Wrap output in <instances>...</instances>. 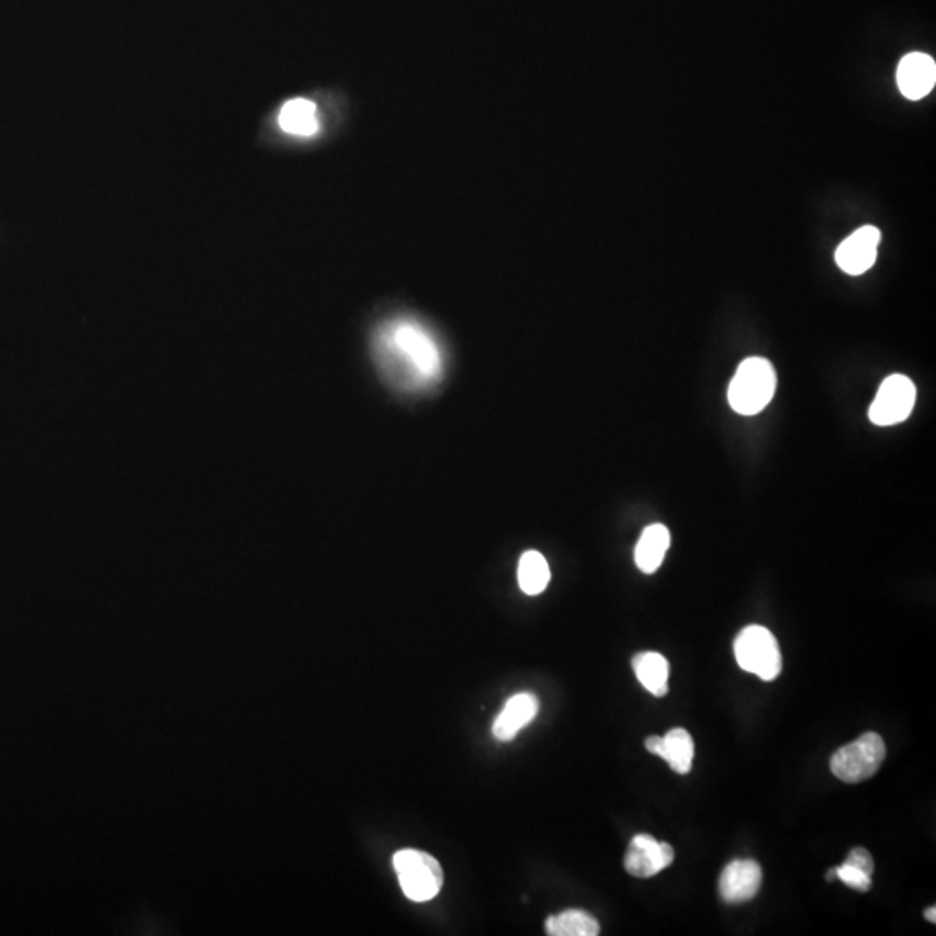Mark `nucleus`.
Here are the masks:
<instances>
[{
  "mask_svg": "<svg viewBox=\"0 0 936 936\" xmlns=\"http://www.w3.org/2000/svg\"><path fill=\"white\" fill-rule=\"evenodd\" d=\"M373 352L392 384L421 391L442 376L441 346L426 325L408 316L388 319L373 337Z\"/></svg>",
  "mask_w": 936,
  "mask_h": 936,
  "instance_id": "1",
  "label": "nucleus"
},
{
  "mask_svg": "<svg viewBox=\"0 0 936 936\" xmlns=\"http://www.w3.org/2000/svg\"><path fill=\"white\" fill-rule=\"evenodd\" d=\"M776 388L777 375L770 361L765 358H747L732 379L729 403L738 415L753 417L770 405Z\"/></svg>",
  "mask_w": 936,
  "mask_h": 936,
  "instance_id": "2",
  "label": "nucleus"
},
{
  "mask_svg": "<svg viewBox=\"0 0 936 936\" xmlns=\"http://www.w3.org/2000/svg\"><path fill=\"white\" fill-rule=\"evenodd\" d=\"M734 654L744 672L753 673L764 681L776 680L782 672L779 642L767 628L751 624L738 633Z\"/></svg>",
  "mask_w": 936,
  "mask_h": 936,
  "instance_id": "3",
  "label": "nucleus"
},
{
  "mask_svg": "<svg viewBox=\"0 0 936 936\" xmlns=\"http://www.w3.org/2000/svg\"><path fill=\"white\" fill-rule=\"evenodd\" d=\"M394 869L403 893L411 902H429L436 899L444 883L441 864L427 852H397L394 855Z\"/></svg>",
  "mask_w": 936,
  "mask_h": 936,
  "instance_id": "4",
  "label": "nucleus"
},
{
  "mask_svg": "<svg viewBox=\"0 0 936 936\" xmlns=\"http://www.w3.org/2000/svg\"><path fill=\"white\" fill-rule=\"evenodd\" d=\"M887 746L881 735L867 732L854 743L839 747L831 758V771L843 782L857 783L870 779L883 765Z\"/></svg>",
  "mask_w": 936,
  "mask_h": 936,
  "instance_id": "5",
  "label": "nucleus"
},
{
  "mask_svg": "<svg viewBox=\"0 0 936 936\" xmlns=\"http://www.w3.org/2000/svg\"><path fill=\"white\" fill-rule=\"evenodd\" d=\"M916 385L909 376L891 375L884 380L869 408V420L879 427L896 426L911 417L916 406Z\"/></svg>",
  "mask_w": 936,
  "mask_h": 936,
  "instance_id": "6",
  "label": "nucleus"
},
{
  "mask_svg": "<svg viewBox=\"0 0 936 936\" xmlns=\"http://www.w3.org/2000/svg\"><path fill=\"white\" fill-rule=\"evenodd\" d=\"M675 852L668 843H659L651 834H639L631 839L624 855V869L633 878H652L672 866Z\"/></svg>",
  "mask_w": 936,
  "mask_h": 936,
  "instance_id": "7",
  "label": "nucleus"
},
{
  "mask_svg": "<svg viewBox=\"0 0 936 936\" xmlns=\"http://www.w3.org/2000/svg\"><path fill=\"white\" fill-rule=\"evenodd\" d=\"M881 233L878 227L864 226L843 241L836 250V262L846 274L860 277L876 264Z\"/></svg>",
  "mask_w": 936,
  "mask_h": 936,
  "instance_id": "8",
  "label": "nucleus"
},
{
  "mask_svg": "<svg viewBox=\"0 0 936 936\" xmlns=\"http://www.w3.org/2000/svg\"><path fill=\"white\" fill-rule=\"evenodd\" d=\"M896 83L907 100L920 101L926 98L936 83V65L932 56L923 53L907 54L896 70Z\"/></svg>",
  "mask_w": 936,
  "mask_h": 936,
  "instance_id": "9",
  "label": "nucleus"
},
{
  "mask_svg": "<svg viewBox=\"0 0 936 936\" xmlns=\"http://www.w3.org/2000/svg\"><path fill=\"white\" fill-rule=\"evenodd\" d=\"M764 872L755 860H734L720 876V895L725 902L738 903L755 899L762 887Z\"/></svg>",
  "mask_w": 936,
  "mask_h": 936,
  "instance_id": "10",
  "label": "nucleus"
},
{
  "mask_svg": "<svg viewBox=\"0 0 936 936\" xmlns=\"http://www.w3.org/2000/svg\"><path fill=\"white\" fill-rule=\"evenodd\" d=\"M540 701L534 693L520 692L508 699L504 710L495 718L493 735L501 743L514 741L525 726L537 718Z\"/></svg>",
  "mask_w": 936,
  "mask_h": 936,
  "instance_id": "11",
  "label": "nucleus"
},
{
  "mask_svg": "<svg viewBox=\"0 0 936 936\" xmlns=\"http://www.w3.org/2000/svg\"><path fill=\"white\" fill-rule=\"evenodd\" d=\"M645 747L652 755L663 758L677 774H689L692 768L696 751H693L692 735L685 729H673L663 737L651 735L645 741Z\"/></svg>",
  "mask_w": 936,
  "mask_h": 936,
  "instance_id": "12",
  "label": "nucleus"
},
{
  "mask_svg": "<svg viewBox=\"0 0 936 936\" xmlns=\"http://www.w3.org/2000/svg\"><path fill=\"white\" fill-rule=\"evenodd\" d=\"M669 531L666 526L652 525L644 529L635 549V564L642 573L652 574L659 570L669 549Z\"/></svg>",
  "mask_w": 936,
  "mask_h": 936,
  "instance_id": "13",
  "label": "nucleus"
},
{
  "mask_svg": "<svg viewBox=\"0 0 936 936\" xmlns=\"http://www.w3.org/2000/svg\"><path fill=\"white\" fill-rule=\"evenodd\" d=\"M633 672L644 689L652 696L663 698L668 693L669 663L659 652H640L631 661Z\"/></svg>",
  "mask_w": 936,
  "mask_h": 936,
  "instance_id": "14",
  "label": "nucleus"
},
{
  "mask_svg": "<svg viewBox=\"0 0 936 936\" xmlns=\"http://www.w3.org/2000/svg\"><path fill=\"white\" fill-rule=\"evenodd\" d=\"M280 127L292 136L311 137L319 131L318 108L309 100H292L283 104L278 116Z\"/></svg>",
  "mask_w": 936,
  "mask_h": 936,
  "instance_id": "15",
  "label": "nucleus"
},
{
  "mask_svg": "<svg viewBox=\"0 0 936 936\" xmlns=\"http://www.w3.org/2000/svg\"><path fill=\"white\" fill-rule=\"evenodd\" d=\"M545 929L550 936H597L600 924L588 912L570 909L559 916H550Z\"/></svg>",
  "mask_w": 936,
  "mask_h": 936,
  "instance_id": "16",
  "label": "nucleus"
},
{
  "mask_svg": "<svg viewBox=\"0 0 936 936\" xmlns=\"http://www.w3.org/2000/svg\"><path fill=\"white\" fill-rule=\"evenodd\" d=\"M517 578H519L520 590L525 591L526 595L534 597V595L543 594L550 583L549 562L537 550L522 553Z\"/></svg>",
  "mask_w": 936,
  "mask_h": 936,
  "instance_id": "17",
  "label": "nucleus"
},
{
  "mask_svg": "<svg viewBox=\"0 0 936 936\" xmlns=\"http://www.w3.org/2000/svg\"><path fill=\"white\" fill-rule=\"evenodd\" d=\"M834 875H836V878L842 879L843 883L846 887H850L852 890L869 891L870 887H872V878L870 876H867L862 870L855 869V867L846 866V864L836 867Z\"/></svg>",
  "mask_w": 936,
  "mask_h": 936,
  "instance_id": "18",
  "label": "nucleus"
},
{
  "mask_svg": "<svg viewBox=\"0 0 936 936\" xmlns=\"http://www.w3.org/2000/svg\"><path fill=\"white\" fill-rule=\"evenodd\" d=\"M843 864L855 867V869L862 870V872H866L870 878L875 875V860H872V857H870V854L866 848H854Z\"/></svg>",
  "mask_w": 936,
  "mask_h": 936,
  "instance_id": "19",
  "label": "nucleus"
},
{
  "mask_svg": "<svg viewBox=\"0 0 936 936\" xmlns=\"http://www.w3.org/2000/svg\"><path fill=\"white\" fill-rule=\"evenodd\" d=\"M935 914H936L935 905H933V907H929L928 911L924 912V916H926V920H928L929 923H933V924L936 923Z\"/></svg>",
  "mask_w": 936,
  "mask_h": 936,
  "instance_id": "20",
  "label": "nucleus"
}]
</instances>
